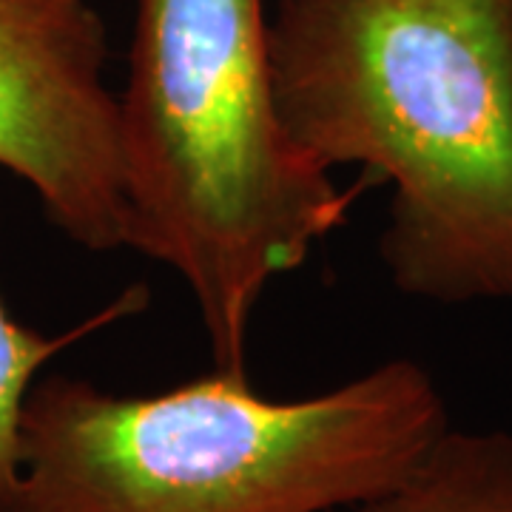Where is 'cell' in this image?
Wrapping results in <instances>:
<instances>
[{
    "instance_id": "6da1fadb",
    "label": "cell",
    "mask_w": 512,
    "mask_h": 512,
    "mask_svg": "<svg viewBox=\"0 0 512 512\" xmlns=\"http://www.w3.org/2000/svg\"><path fill=\"white\" fill-rule=\"evenodd\" d=\"M271 63L293 143L390 185L396 291L512 302V0H276Z\"/></svg>"
},
{
    "instance_id": "7a4b0ae2",
    "label": "cell",
    "mask_w": 512,
    "mask_h": 512,
    "mask_svg": "<svg viewBox=\"0 0 512 512\" xmlns=\"http://www.w3.org/2000/svg\"><path fill=\"white\" fill-rule=\"evenodd\" d=\"M117 109L126 248L183 279L214 367L245 373L259 299L359 194L282 123L265 0H137Z\"/></svg>"
},
{
    "instance_id": "3957f363",
    "label": "cell",
    "mask_w": 512,
    "mask_h": 512,
    "mask_svg": "<svg viewBox=\"0 0 512 512\" xmlns=\"http://www.w3.org/2000/svg\"><path fill=\"white\" fill-rule=\"evenodd\" d=\"M433 373L390 359L305 399L214 367L163 393L32 384L9 512H336L387 493L450 430Z\"/></svg>"
},
{
    "instance_id": "277c9868",
    "label": "cell",
    "mask_w": 512,
    "mask_h": 512,
    "mask_svg": "<svg viewBox=\"0 0 512 512\" xmlns=\"http://www.w3.org/2000/svg\"><path fill=\"white\" fill-rule=\"evenodd\" d=\"M89 0H0V168L86 251L126 248L120 109Z\"/></svg>"
},
{
    "instance_id": "5b68a950",
    "label": "cell",
    "mask_w": 512,
    "mask_h": 512,
    "mask_svg": "<svg viewBox=\"0 0 512 512\" xmlns=\"http://www.w3.org/2000/svg\"><path fill=\"white\" fill-rule=\"evenodd\" d=\"M345 512H512V433L450 427L404 481Z\"/></svg>"
},
{
    "instance_id": "8992f818",
    "label": "cell",
    "mask_w": 512,
    "mask_h": 512,
    "mask_svg": "<svg viewBox=\"0 0 512 512\" xmlns=\"http://www.w3.org/2000/svg\"><path fill=\"white\" fill-rule=\"evenodd\" d=\"M86 328L60 339L20 325L0 299V512L12 510L20 484V421L40 367L83 336Z\"/></svg>"
}]
</instances>
